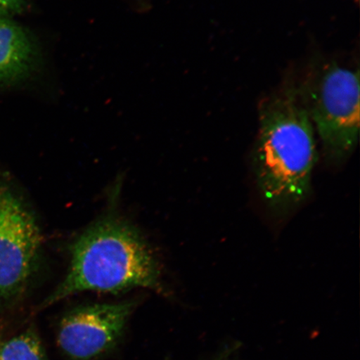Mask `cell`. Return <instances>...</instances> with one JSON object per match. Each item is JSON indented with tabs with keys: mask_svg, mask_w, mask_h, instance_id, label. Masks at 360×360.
I'll use <instances>...</instances> for the list:
<instances>
[{
	"mask_svg": "<svg viewBox=\"0 0 360 360\" xmlns=\"http://www.w3.org/2000/svg\"><path fill=\"white\" fill-rule=\"evenodd\" d=\"M317 157L316 134L298 87L287 84L261 101L253 169L270 212L283 217L308 199Z\"/></svg>",
	"mask_w": 360,
	"mask_h": 360,
	"instance_id": "1",
	"label": "cell"
},
{
	"mask_svg": "<svg viewBox=\"0 0 360 360\" xmlns=\"http://www.w3.org/2000/svg\"><path fill=\"white\" fill-rule=\"evenodd\" d=\"M146 288L165 294L160 264L131 225L106 218L84 232L72 246L65 280L44 301L43 308L84 291L116 292Z\"/></svg>",
	"mask_w": 360,
	"mask_h": 360,
	"instance_id": "2",
	"label": "cell"
},
{
	"mask_svg": "<svg viewBox=\"0 0 360 360\" xmlns=\"http://www.w3.org/2000/svg\"><path fill=\"white\" fill-rule=\"evenodd\" d=\"M298 89L326 160L343 164L359 142V71L327 63L310 73Z\"/></svg>",
	"mask_w": 360,
	"mask_h": 360,
	"instance_id": "3",
	"label": "cell"
},
{
	"mask_svg": "<svg viewBox=\"0 0 360 360\" xmlns=\"http://www.w3.org/2000/svg\"><path fill=\"white\" fill-rule=\"evenodd\" d=\"M41 242L33 214L10 188L0 186V315L25 295Z\"/></svg>",
	"mask_w": 360,
	"mask_h": 360,
	"instance_id": "4",
	"label": "cell"
},
{
	"mask_svg": "<svg viewBox=\"0 0 360 360\" xmlns=\"http://www.w3.org/2000/svg\"><path fill=\"white\" fill-rule=\"evenodd\" d=\"M134 303L94 304L71 309L62 317L57 344L71 360H94L117 347Z\"/></svg>",
	"mask_w": 360,
	"mask_h": 360,
	"instance_id": "5",
	"label": "cell"
},
{
	"mask_svg": "<svg viewBox=\"0 0 360 360\" xmlns=\"http://www.w3.org/2000/svg\"><path fill=\"white\" fill-rule=\"evenodd\" d=\"M39 58L32 36L16 22L0 18V84L29 77Z\"/></svg>",
	"mask_w": 360,
	"mask_h": 360,
	"instance_id": "6",
	"label": "cell"
},
{
	"mask_svg": "<svg viewBox=\"0 0 360 360\" xmlns=\"http://www.w3.org/2000/svg\"><path fill=\"white\" fill-rule=\"evenodd\" d=\"M0 360H48L43 342L30 326L0 343Z\"/></svg>",
	"mask_w": 360,
	"mask_h": 360,
	"instance_id": "7",
	"label": "cell"
},
{
	"mask_svg": "<svg viewBox=\"0 0 360 360\" xmlns=\"http://www.w3.org/2000/svg\"><path fill=\"white\" fill-rule=\"evenodd\" d=\"M25 0H0V18L12 19L24 11Z\"/></svg>",
	"mask_w": 360,
	"mask_h": 360,
	"instance_id": "8",
	"label": "cell"
},
{
	"mask_svg": "<svg viewBox=\"0 0 360 360\" xmlns=\"http://www.w3.org/2000/svg\"><path fill=\"white\" fill-rule=\"evenodd\" d=\"M229 354L227 352H224L220 354V356L216 360H229Z\"/></svg>",
	"mask_w": 360,
	"mask_h": 360,
	"instance_id": "9",
	"label": "cell"
},
{
	"mask_svg": "<svg viewBox=\"0 0 360 360\" xmlns=\"http://www.w3.org/2000/svg\"><path fill=\"white\" fill-rule=\"evenodd\" d=\"M3 332H2V328L1 327H0V343H1V341L3 340Z\"/></svg>",
	"mask_w": 360,
	"mask_h": 360,
	"instance_id": "10",
	"label": "cell"
}]
</instances>
